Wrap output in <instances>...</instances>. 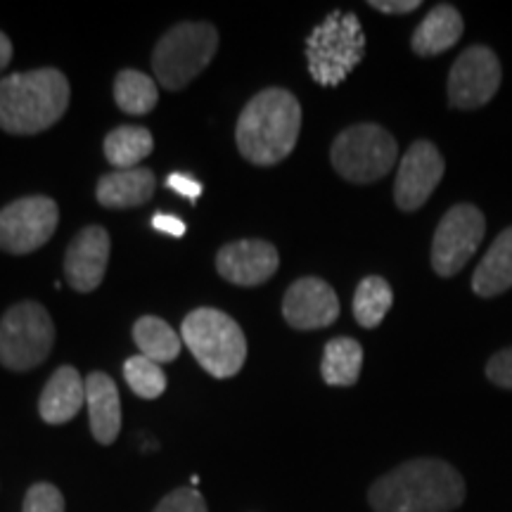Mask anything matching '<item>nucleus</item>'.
<instances>
[{"mask_svg": "<svg viewBox=\"0 0 512 512\" xmlns=\"http://www.w3.org/2000/svg\"><path fill=\"white\" fill-rule=\"evenodd\" d=\"M375 512H453L465 501V479L437 458L408 460L370 486Z\"/></svg>", "mask_w": 512, "mask_h": 512, "instance_id": "f257e3e1", "label": "nucleus"}, {"mask_svg": "<svg viewBox=\"0 0 512 512\" xmlns=\"http://www.w3.org/2000/svg\"><path fill=\"white\" fill-rule=\"evenodd\" d=\"M302 131V105L285 88H266L242 110L235 140L240 155L256 166H273L290 155Z\"/></svg>", "mask_w": 512, "mask_h": 512, "instance_id": "f03ea898", "label": "nucleus"}, {"mask_svg": "<svg viewBox=\"0 0 512 512\" xmlns=\"http://www.w3.org/2000/svg\"><path fill=\"white\" fill-rule=\"evenodd\" d=\"M69 81L60 69L12 74L0 79V128L12 136H34L62 119Z\"/></svg>", "mask_w": 512, "mask_h": 512, "instance_id": "7ed1b4c3", "label": "nucleus"}, {"mask_svg": "<svg viewBox=\"0 0 512 512\" xmlns=\"http://www.w3.org/2000/svg\"><path fill=\"white\" fill-rule=\"evenodd\" d=\"M366 57V34L354 12H330L306 38L311 79L323 88L339 86Z\"/></svg>", "mask_w": 512, "mask_h": 512, "instance_id": "20e7f679", "label": "nucleus"}, {"mask_svg": "<svg viewBox=\"0 0 512 512\" xmlns=\"http://www.w3.org/2000/svg\"><path fill=\"white\" fill-rule=\"evenodd\" d=\"M183 342L209 375L226 380L238 375L247 358L240 325L219 309H195L183 320Z\"/></svg>", "mask_w": 512, "mask_h": 512, "instance_id": "39448f33", "label": "nucleus"}, {"mask_svg": "<svg viewBox=\"0 0 512 512\" xmlns=\"http://www.w3.org/2000/svg\"><path fill=\"white\" fill-rule=\"evenodd\" d=\"M219 48V31L204 22L176 24L159 38L152 53L157 81L169 91H181L200 76Z\"/></svg>", "mask_w": 512, "mask_h": 512, "instance_id": "423d86ee", "label": "nucleus"}, {"mask_svg": "<svg viewBox=\"0 0 512 512\" xmlns=\"http://www.w3.org/2000/svg\"><path fill=\"white\" fill-rule=\"evenodd\" d=\"M399 145L387 128L356 124L335 138L330 159L335 171L351 183H375L394 169Z\"/></svg>", "mask_w": 512, "mask_h": 512, "instance_id": "0eeeda50", "label": "nucleus"}, {"mask_svg": "<svg viewBox=\"0 0 512 512\" xmlns=\"http://www.w3.org/2000/svg\"><path fill=\"white\" fill-rule=\"evenodd\" d=\"M55 325L36 302H22L0 318V363L8 370H31L50 356Z\"/></svg>", "mask_w": 512, "mask_h": 512, "instance_id": "6e6552de", "label": "nucleus"}, {"mask_svg": "<svg viewBox=\"0 0 512 512\" xmlns=\"http://www.w3.org/2000/svg\"><path fill=\"white\" fill-rule=\"evenodd\" d=\"M486 233V219L475 204H456L439 221L432 240V268L441 278L463 271Z\"/></svg>", "mask_w": 512, "mask_h": 512, "instance_id": "1a4fd4ad", "label": "nucleus"}, {"mask_svg": "<svg viewBox=\"0 0 512 512\" xmlns=\"http://www.w3.org/2000/svg\"><path fill=\"white\" fill-rule=\"evenodd\" d=\"M60 209L55 200L43 195L22 200L0 209V249L10 254H31L53 238Z\"/></svg>", "mask_w": 512, "mask_h": 512, "instance_id": "9d476101", "label": "nucleus"}, {"mask_svg": "<svg viewBox=\"0 0 512 512\" xmlns=\"http://www.w3.org/2000/svg\"><path fill=\"white\" fill-rule=\"evenodd\" d=\"M503 69L496 53L486 46H472L460 53L448 74V102L458 110L484 107L501 88Z\"/></svg>", "mask_w": 512, "mask_h": 512, "instance_id": "9b49d317", "label": "nucleus"}, {"mask_svg": "<svg viewBox=\"0 0 512 512\" xmlns=\"http://www.w3.org/2000/svg\"><path fill=\"white\" fill-rule=\"evenodd\" d=\"M446 162L441 152L430 140H418L408 147L403 155L399 171H396L394 200L396 207L403 211H415L430 200L437 190L441 178H444Z\"/></svg>", "mask_w": 512, "mask_h": 512, "instance_id": "f8f14e48", "label": "nucleus"}, {"mask_svg": "<svg viewBox=\"0 0 512 512\" xmlns=\"http://www.w3.org/2000/svg\"><path fill=\"white\" fill-rule=\"evenodd\" d=\"M283 316L294 330L328 328L339 318V299L325 280L302 278L285 292Z\"/></svg>", "mask_w": 512, "mask_h": 512, "instance_id": "ddd939ff", "label": "nucleus"}, {"mask_svg": "<svg viewBox=\"0 0 512 512\" xmlns=\"http://www.w3.org/2000/svg\"><path fill=\"white\" fill-rule=\"evenodd\" d=\"M110 235L105 228L88 226L72 240L64 256V275L76 292H93L110 264Z\"/></svg>", "mask_w": 512, "mask_h": 512, "instance_id": "4468645a", "label": "nucleus"}, {"mask_svg": "<svg viewBox=\"0 0 512 512\" xmlns=\"http://www.w3.org/2000/svg\"><path fill=\"white\" fill-rule=\"evenodd\" d=\"M280 266L278 249L266 240L230 242L216 256V268L228 283L254 287L266 283Z\"/></svg>", "mask_w": 512, "mask_h": 512, "instance_id": "2eb2a0df", "label": "nucleus"}, {"mask_svg": "<svg viewBox=\"0 0 512 512\" xmlns=\"http://www.w3.org/2000/svg\"><path fill=\"white\" fill-rule=\"evenodd\" d=\"M83 406H86V380L72 366L57 368L38 401L41 418L48 425H64L76 418Z\"/></svg>", "mask_w": 512, "mask_h": 512, "instance_id": "dca6fc26", "label": "nucleus"}, {"mask_svg": "<svg viewBox=\"0 0 512 512\" xmlns=\"http://www.w3.org/2000/svg\"><path fill=\"white\" fill-rule=\"evenodd\" d=\"M86 406L91 415V430L95 441L110 446L121 430L119 389L110 375L93 373L86 380Z\"/></svg>", "mask_w": 512, "mask_h": 512, "instance_id": "f3484780", "label": "nucleus"}, {"mask_svg": "<svg viewBox=\"0 0 512 512\" xmlns=\"http://www.w3.org/2000/svg\"><path fill=\"white\" fill-rule=\"evenodd\" d=\"M157 178L150 169H126L102 176L95 188L98 202L107 209H131L152 200Z\"/></svg>", "mask_w": 512, "mask_h": 512, "instance_id": "a211bd4d", "label": "nucleus"}, {"mask_svg": "<svg viewBox=\"0 0 512 512\" xmlns=\"http://www.w3.org/2000/svg\"><path fill=\"white\" fill-rule=\"evenodd\" d=\"M463 31L465 22L453 5H434V8L427 12V17L418 24V29H415V34L411 38V48L413 53L420 57L446 53L448 48H453L460 41Z\"/></svg>", "mask_w": 512, "mask_h": 512, "instance_id": "6ab92c4d", "label": "nucleus"}, {"mask_svg": "<svg viewBox=\"0 0 512 512\" xmlns=\"http://www.w3.org/2000/svg\"><path fill=\"white\" fill-rule=\"evenodd\" d=\"M512 287V226L505 228L489 247V252L472 275V290L479 297L491 299Z\"/></svg>", "mask_w": 512, "mask_h": 512, "instance_id": "aec40b11", "label": "nucleus"}, {"mask_svg": "<svg viewBox=\"0 0 512 512\" xmlns=\"http://www.w3.org/2000/svg\"><path fill=\"white\" fill-rule=\"evenodd\" d=\"M363 368V347L351 337H337L325 344L320 375L330 387H351Z\"/></svg>", "mask_w": 512, "mask_h": 512, "instance_id": "412c9836", "label": "nucleus"}, {"mask_svg": "<svg viewBox=\"0 0 512 512\" xmlns=\"http://www.w3.org/2000/svg\"><path fill=\"white\" fill-rule=\"evenodd\" d=\"M155 140L143 126H119L105 138V157L119 171L136 169L138 162L150 157Z\"/></svg>", "mask_w": 512, "mask_h": 512, "instance_id": "4be33fe9", "label": "nucleus"}, {"mask_svg": "<svg viewBox=\"0 0 512 512\" xmlns=\"http://www.w3.org/2000/svg\"><path fill=\"white\" fill-rule=\"evenodd\" d=\"M133 339H136L143 356L159 363V366L176 361L178 354H181V337H178V332L171 330V325L157 316H143L136 320Z\"/></svg>", "mask_w": 512, "mask_h": 512, "instance_id": "5701e85b", "label": "nucleus"}, {"mask_svg": "<svg viewBox=\"0 0 512 512\" xmlns=\"http://www.w3.org/2000/svg\"><path fill=\"white\" fill-rule=\"evenodd\" d=\"M114 100H117L121 112L143 117V114L155 110L159 100L157 83L136 69H124L114 79Z\"/></svg>", "mask_w": 512, "mask_h": 512, "instance_id": "b1692460", "label": "nucleus"}, {"mask_svg": "<svg viewBox=\"0 0 512 512\" xmlns=\"http://www.w3.org/2000/svg\"><path fill=\"white\" fill-rule=\"evenodd\" d=\"M394 304V292L392 285L387 280L380 278V275H368L363 278L356 287L354 294V318L358 325L373 330L382 323L387 311L392 309Z\"/></svg>", "mask_w": 512, "mask_h": 512, "instance_id": "393cba45", "label": "nucleus"}, {"mask_svg": "<svg viewBox=\"0 0 512 512\" xmlns=\"http://www.w3.org/2000/svg\"><path fill=\"white\" fill-rule=\"evenodd\" d=\"M124 377L128 387L143 399H159L166 389V375L159 363L150 361L143 354L128 358L124 363Z\"/></svg>", "mask_w": 512, "mask_h": 512, "instance_id": "a878e982", "label": "nucleus"}, {"mask_svg": "<svg viewBox=\"0 0 512 512\" xmlns=\"http://www.w3.org/2000/svg\"><path fill=\"white\" fill-rule=\"evenodd\" d=\"M22 512H64V496L53 484H34L24 496Z\"/></svg>", "mask_w": 512, "mask_h": 512, "instance_id": "bb28decb", "label": "nucleus"}, {"mask_svg": "<svg viewBox=\"0 0 512 512\" xmlns=\"http://www.w3.org/2000/svg\"><path fill=\"white\" fill-rule=\"evenodd\" d=\"M155 512H207L202 494L192 486H181V489L171 491L162 503L157 505Z\"/></svg>", "mask_w": 512, "mask_h": 512, "instance_id": "cd10ccee", "label": "nucleus"}, {"mask_svg": "<svg viewBox=\"0 0 512 512\" xmlns=\"http://www.w3.org/2000/svg\"><path fill=\"white\" fill-rule=\"evenodd\" d=\"M486 377H489L496 387L512 389V347L491 356V361L486 363Z\"/></svg>", "mask_w": 512, "mask_h": 512, "instance_id": "c85d7f7f", "label": "nucleus"}, {"mask_svg": "<svg viewBox=\"0 0 512 512\" xmlns=\"http://www.w3.org/2000/svg\"><path fill=\"white\" fill-rule=\"evenodd\" d=\"M166 188L178 192V195H183L185 200H190L192 204H195L197 197L202 195V183L190 174H171L166 178Z\"/></svg>", "mask_w": 512, "mask_h": 512, "instance_id": "c756f323", "label": "nucleus"}, {"mask_svg": "<svg viewBox=\"0 0 512 512\" xmlns=\"http://www.w3.org/2000/svg\"><path fill=\"white\" fill-rule=\"evenodd\" d=\"M370 8L384 15H408V12L420 8V0H370Z\"/></svg>", "mask_w": 512, "mask_h": 512, "instance_id": "7c9ffc66", "label": "nucleus"}, {"mask_svg": "<svg viewBox=\"0 0 512 512\" xmlns=\"http://www.w3.org/2000/svg\"><path fill=\"white\" fill-rule=\"evenodd\" d=\"M152 228L159 230V233L171 235V238H183L185 230H188L185 221L174 214H155L152 216Z\"/></svg>", "mask_w": 512, "mask_h": 512, "instance_id": "2f4dec72", "label": "nucleus"}, {"mask_svg": "<svg viewBox=\"0 0 512 512\" xmlns=\"http://www.w3.org/2000/svg\"><path fill=\"white\" fill-rule=\"evenodd\" d=\"M10 60H12V43H10V38L0 31V72L8 67Z\"/></svg>", "mask_w": 512, "mask_h": 512, "instance_id": "473e14b6", "label": "nucleus"}, {"mask_svg": "<svg viewBox=\"0 0 512 512\" xmlns=\"http://www.w3.org/2000/svg\"><path fill=\"white\" fill-rule=\"evenodd\" d=\"M190 484H192V489H195V486H197V484H200V477H197V475H195V477H192V479H190Z\"/></svg>", "mask_w": 512, "mask_h": 512, "instance_id": "72a5a7b5", "label": "nucleus"}]
</instances>
